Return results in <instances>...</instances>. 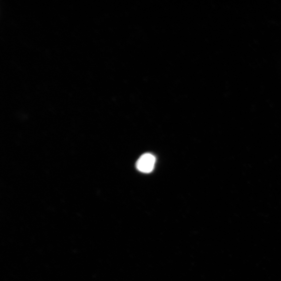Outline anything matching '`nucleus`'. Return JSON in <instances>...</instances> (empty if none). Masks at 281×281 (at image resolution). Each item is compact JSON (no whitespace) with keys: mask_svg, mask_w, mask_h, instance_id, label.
<instances>
[{"mask_svg":"<svg viewBox=\"0 0 281 281\" xmlns=\"http://www.w3.org/2000/svg\"><path fill=\"white\" fill-rule=\"evenodd\" d=\"M156 158L150 153H146L140 156L136 164L137 169L141 172L148 173L154 170Z\"/></svg>","mask_w":281,"mask_h":281,"instance_id":"1","label":"nucleus"}]
</instances>
